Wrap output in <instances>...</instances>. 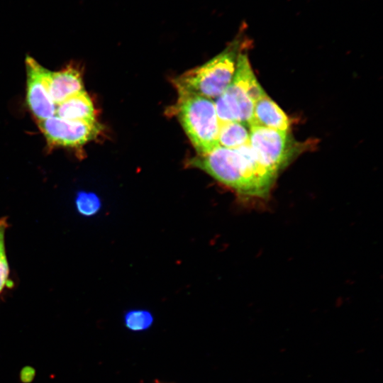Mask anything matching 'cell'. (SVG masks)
<instances>
[{"mask_svg": "<svg viewBox=\"0 0 383 383\" xmlns=\"http://www.w3.org/2000/svg\"><path fill=\"white\" fill-rule=\"evenodd\" d=\"M187 163L245 197L267 196L277 177L260 164L249 143L236 149L218 145L206 155L191 158Z\"/></svg>", "mask_w": 383, "mask_h": 383, "instance_id": "1", "label": "cell"}, {"mask_svg": "<svg viewBox=\"0 0 383 383\" xmlns=\"http://www.w3.org/2000/svg\"><path fill=\"white\" fill-rule=\"evenodd\" d=\"M177 91V99L170 111L178 118L197 155H206L218 146L220 123L214 101L192 92Z\"/></svg>", "mask_w": 383, "mask_h": 383, "instance_id": "2", "label": "cell"}, {"mask_svg": "<svg viewBox=\"0 0 383 383\" xmlns=\"http://www.w3.org/2000/svg\"><path fill=\"white\" fill-rule=\"evenodd\" d=\"M241 41L235 38L219 54L184 72L172 81L176 89L192 92L214 100L231 82L240 52Z\"/></svg>", "mask_w": 383, "mask_h": 383, "instance_id": "3", "label": "cell"}, {"mask_svg": "<svg viewBox=\"0 0 383 383\" xmlns=\"http://www.w3.org/2000/svg\"><path fill=\"white\" fill-rule=\"evenodd\" d=\"M265 92L252 72L248 56L240 52L231 82L213 100L219 123L238 121L249 127L255 103Z\"/></svg>", "mask_w": 383, "mask_h": 383, "instance_id": "4", "label": "cell"}, {"mask_svg": "<svg viewBox=\"0 0 383 383\" xmlns=\"http://www.w3.org/2000/svg\"><path fill=\"white\" fill-rule=\"evenodd\" d=\"M37 122L49 148H65L77 151L96 139L102 128L96 121H68L55 115Z\"/></svg>", "mask_w": 383, "mask_h": 383, "instance_id": "5", "label": "cell"}, {"mask_svg": "<svg viewBox=\"0 0 383 383\" xmlns=\"http://www.w3.org/2000/svg\"><path fill=\"white\" fill-rule=\"evenodd\" d=\"M249 145L254 155L270 172L277 177L291 157L288 132L262 126H250Z\"/></svg>", "mask_w": 383, "mask_h": 383, "instance_id": "6", "label": "cell"}, {"mask_svg": "<svg viewBox=\"0 0 383 383\" xmlns=\"http://www.w3.org/2000/svg\"><path fill=\"white\" fill-rule=\"evenodd\" d=\"M26 103L37 121L55 115L56 104L50 96L46 84L47 69L32 57L26 58Z\"/></svg>", "mask_w": 383, "mask_h": 383, "instance_id": "7", "label": "cell"}, {"mask_svg": "<svg viewBox=\"0 0 383 383\" xmlns=\"http://www.w3.org/2000/svg\"><path fill=\"white\" fill-rule=\"evenodd\" d=\"M46 84L50 96L56 106L84 91L82 71L71 63L57 72L47 70Z\"/></svg>", "mask_w": 383, "mask_h": 383, "instance_id": "8", "label": "cell"}, {"mask_svg": "<svg viewBox=\"0 0 383 383\" xmlns=\"http://www.w3.org/2000/svg\"><path fill=\"white\" fill-rule=\"evenodd\" d=\"M289 120L279 106L265 92L255 103L250 126H262L288 132Z\"/></svg>", "mask_w": 383, "mask_h": 383, "instance_id": "9", "label": "cell"}, {"mask_svg": "<svg viewBox=\"0 0 383 383\" xmlns=\"http://www.w3.org/2000/svg\"><path fill=\"white\" fill-rule=\"evenodd\" d=\"M55 116L68 121H96L93 101L85 91L75 94L57 104Z\"/></svg>", "mask_w": 383, "mask_h": 383, "instance_id": "10", "label": "cell"}, {"mask_svg": "<svg viewBox=\"0 0 383 383\" xmlns=\"http://www.w3.org/2000/svg\"><path fill=\"white\" fill-rule=\"evenodd\" d=\"M250 129L248 125L238 121L220 124L218 145L236 149L249 143Z\"/></svg>", "mask_w": 383, "mask_h": 383, "instance_id": "11", "label": "cell"}, {"mask_svg": "<svg viewBox=\"0 0 383 383\" xmlns=\"http://www.w3.org/2000/svg\"><path fill=\"white\" fill-rule=\"evenodd\" d=\"M154 321L152 313L145 309H133L124 314L125 326L133 332H141L151 327Z\"/></svg>", "mask_w": 383, "mask_h": 383, "instance_id": "12", "label": "cell"}, {"mask_svg": "<svg viewBox=\"0 0 383 383\" xmlns=\"http://www.w3.org/2000/svg\"><path fill=\"white\" fill-rule=\"evenodd\" d=\"M75 204L78 212L85 216H93L101 207L99 198L91 192H79L76 196Z\"/></svg>", "mask_w": 383, "mask_h": 383, "instance_id": "13", "label": "cell"}, {"mask_svg": "<svg viewBox=\"0 0 383 383\" xmlns=\"http://www.w3.org/2000/svg\"><path fill=\"white\" fill-rule=\"evenodd\" d=\"M9 265L6 252L0 256V296L6 287H11L13 282L9 278Z\"/></svg>", "mask_w": 383, "mask_h": 383, "instance_id": "14", "label": "cell"}, {"mask_svg": "<svg viewBox=\"0 0 383 383\" xmlns=\"http://www.w3.org/2000/svg\"><path fill=\"white\" fill-rule=\"evenodd\" d=\"M36 374L35 369L30 365L24 366L19 372V379L21 383H30Z\"/></svg>", "mask_w": 383, "mask_h": 383, "instance_id": "15", "label": "cell"}, {"mask_svg": "<svg viewBox=\"0 0 383 383\" xmlns=\"http://www.w3.org/2000/svg\"><path fill=\"white\" fill-rule=\"evenodd\" d=\"M8 228L7 218L2 217L0 218V256L6 252L5 250V233Z\"/></svg>", "mask_w": 383, "mask_h": 383, "instance_id": "16", "label": "cell"}]
</instances>
